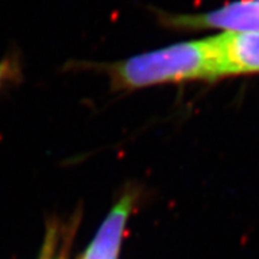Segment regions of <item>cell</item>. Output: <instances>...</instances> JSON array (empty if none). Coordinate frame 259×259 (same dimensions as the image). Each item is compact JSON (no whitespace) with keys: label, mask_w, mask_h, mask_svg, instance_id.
Masks as SVG:
<instances>
[{"label":"cell","mask_w":259,"mask_h":259,"mask_svg":"<svg viewBox=\"0 0 259 259\" xmlns=\"http://www.w3.org/2000/svg\"><path fill=\"white\" fill-rule=\"evenodd\" d=\"M220 75L259 72V31L214 36Z\"/></svg>","instance_id":"3"},{"label":"cell","mask_w":259,"mask_h":259,"mask_svg":"<svg viewBox=\"0 0 259 259\" xmlns=\"http://www.w3.org/2000/svg\"><path fill=\"white\" fill-rule=\"evenodd\" d=\"M110 73L118 89H138L185 79L217 78L220 74L214 37L180 42L135 56L113 65Z\"/></svg>","instance_id":"1"},{"label":"cell","mask_w":259,"mask_h":259,"mask_svg":"<svg viewBox=\"0 0 259 259\" xmlns=\"http://www.w3.org/2000/svg\"><path fill=\"white\" fill-rule=\"evenodd\" d=\"M135 196L126 193L114 205L82 259H118L127 220L133 210Z\"/></svg>","instance_id":"4"},{"label":"cell","mask_w":259,"mask_h":259,"mask_svg":"<svg viewBox=\"0 0 259 259\" xmlns=\"http://www.w3.org/2000/svg\"><path fill=\"white\" fill-rule=\"evenodd\" d=\"M19 73L17 64L12 60H4L0 62V89L14 81L15 77Z\"/></svg>","instance_id":"5"},{"label":"cell","mask_w":259,"mask_h":259,"mask_svg":"<svg viewBox=\"0 0 259 259\" xmlns=\"http://www.w3.org/2000/svg\"><path fill=\"white\" fill-rule=\"evenodd\" d=\"M258 2H259V0H258Z\"/></svg>","instance_id":"6"},{"label":"cell","mask_w":259,"mask_h":259,"mask_svg":"<svg viewBox=\"0 0 259 259\" xmlns=\"http://www.w3.org/2000/svg\"><path fill=\"white\" fill-rule=\"evenodd\" d=\"M169 20L174 27L185 29L217 28L234 33L256 32L259 31V2L241 0L208 14L176 16Z\"/></svg>","instance_id":"2"}]
</instances>
